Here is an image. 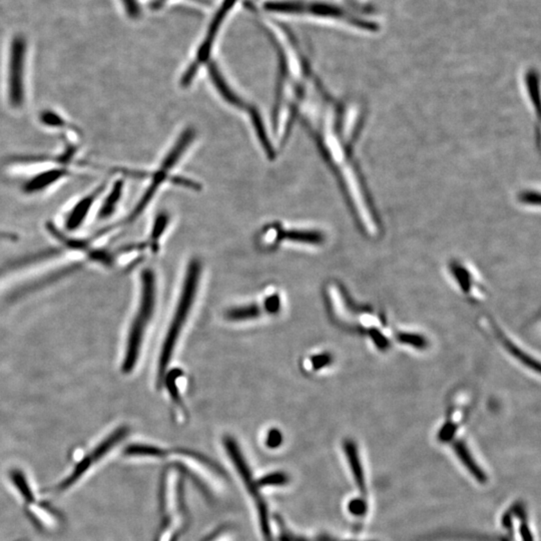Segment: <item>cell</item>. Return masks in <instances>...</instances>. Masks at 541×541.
<instances>
[{
    "label": "cell",
    "mask_w": 541,
    "mask_h": 541,
    "mask_svg": "<svg viewBox=\"0 0 541 541\" xmlns=\"http://www.w3.org/2000/svg\"><path fill=\"white\" fill-rule=\"evenodd\" d=\"M38 123L42 127L48 130V131L62 132L66 136H64L66 141L78 143V140H80V132L78 131V127L69 122V118H66L64 114L55 111V109H48V107L42 109L38 114Z\"/></svg>",
    "instance_id": "9c48e42d"
},
{
    "label": "cell",
    "mask_w": 541,
    "mask_h": 541,
    "mask_svg": "<svg viewBox=\"0 0 541 541\" xmlns=\"http://www.w3.org/2000/svg\"><path fill=\"white\" fill-rule=\"evenodd\" d=\"M289 482L288 475L283 472H274L271 475H265L259 481H257L258 486H286Z\"/></svg>",
    "instance_id": "ac0fdd59"
},
{
    "label": "cell",
    "mask_w": 541,
    "mask_h": 541,
    "mask_svg": "<svg viewBox=\"0 0 541 541\" xmlns=\"http://www.w3.org/2000/svg\"><path fill=\"white\" fill-rule=\"evenodd\" d=\"M455 431H456V426L454 424H449V425L444 426L442 430L440 431L439 439L444 442L449 441V440L452 438Z\"/></svg>",
    "instance_id": "603a6c76"
},
{
    "label": "cell",
    "mask_w": 541,
    "mask_h": 541,
    "mask_svg": "<svg viewBox=\"0 0 541 541\" xmlns=\"http://www.w3.org/2000/svg\"><path fill=\"white\" fill-rule=\"evenodd\" d=\"M206 67H208L209 76H210L211 80L214 82L215 89L223 96L224 100L227 103H230V105H235V107H245L246 109V103H244L243 100L240 98L239 96L236 94L235 91L231 89L230 85L227 84L223 73L220 71L218 64L213 62L212 60L206 64Z\"/></svg>",
    "instance_id": "8fae6325"
},
{
    "label": "cell",
    "mask_w": 541,
    "mask_h": 541,
    "mask_svg": "<svg viewBox=\"0 0 541 541\" xmlns=\"http://www.w3.org/2000/svg\"><path fill=\"white\" fill-rule=\"evenodd\" d=\"M312 361H313L314 367L319 369V368L326 366L330 362V357L327 356V355H320V356L314 357Z\"/></svg>",
    "instance_id": "484cf974"
},
{
    "label": "cell",
    "mask_w": 541,
    "mask_h": 541,
    "mask_svg": "<svg viewBox=\"0 0 541 541\" xmlns=\"http://www.w3.org/2000/svg\"><path fill=\"white\" fill-rule=\"evenodd\" d=\"M348 1H353V0H348Z\"/></svg>",
    "instance_id": "83f0119b"
},
{
    "label": "cell",
    "mask_w": 541,
    "mask_h": 541,
    "mask_svg": "<svg viewBox=\"0 0 541 541\" xmlns=\"http://www.w3.org/2000/svg\"><path fill=\"white\" fill-rule=\"evenodd\" d=\"M122 1L130 17H139V15H140V4H139L138 0H122Z\"/></svg>",
    "instance_id": "7402d4cb"
},
{
    "label": "cell",
    "mask_w": 541,
    "mask_h": 541,
    "mask_svg": "<svg viewBox=\"0 0 541 541\" xmlns=\"http://www.w3.org/2000/svg\"><path fill=\"white\" fill-rule=\"evenodd\" d=\"M125 456L163 457L166 451L159 447L145 444H131L123 450Z\"/></svg>",
    "instance_id": "2e32d148"
},
{
    "label": "cell",
    "mask_w": 541,
    "mask_h": 541,
    "mask_svg": "<svg viewBox=\"0 0 541 541\" xmlns=\"http://www.w3.org/2000/svg\"><path fill=\"white\" fill-rule=\"evenodd\" d=\"M454 449L460 461L465 466V468L470 472V475L475 478V480H477L480 484H486L487 475L484 473V471L482 470L481 467L476 463L475 458H473L472 455L469 452L465 444H464L463 442H457V443H455Z\"/></svg>",
    "instance_id": "5bb4252c"
},
{
    "label": "cell",
    "mask_w": 541,
    "mask_h": 541,
    "mask_svg": "<svg viewBox=\"0 0 541 541\" xmlns=\"http://www.w3.org/2000/svg\"><path fill=\"white\" fill-rule=\"evenodd\" d=\"M348 511L355 516H363L367 513V504L362 498H354L348 504Z\"/></svg>",
    "instance_id": "d6986e66"
},
{
    "label": "cell",
    "mask_w": 541,
    "mask_h": 541,
    "mask_svg": "<svg viewBox=\"0 0 541 541\" xmlns=\"http://www.w3.org/2000/svg\"><path fill=\"white\" fill-rule=\"evenodd\" d=\"M520 518H522V522H520V538L522 541H534L533 536H532L531 529H529V523L524 517V513L522 514H518Z\"/></svg>",
    "instance_id": "ffe728a7"
},
{
    "label": "cell",
    "mask_w": 541,
    "mask_h": 541,
    "mask_svg": "<svg viewBox=\"0 0 541 541\" xmlns=\"http://www.w3.org/2000/svg\"><path fill=\"white\" fill-rule=\"evenodd\" d=\"M123 187H125V181L121 177V179H116L109 188V187L105 188V193H103L105 197H103L98 209V213H96L98 220L107 221V219L116 214V209L122 199Z\"/></svg>",
    "instance_id": "30bf717a"
},
{
    "label": "cell",
    "mask_w": 541,
    "mask_h": 541,
    "mask_svg": "<svg viewBox=\"0 0 541 541\" xmlns=\"http://www.w3.org/2000/svg\"><path fill=\"white\" fill-rule=\"evenodd\" d=\"M29 89L26 78V42L22 37L13 38L8 55L4 82V102L10 112L20 114L28 107Z\"/></svg>",
    "instance_id": "277c9868"
},
{
    "label": "cell",
    "mask_w": 541,
    "mask_h": 541,
    "mask_svg": "<svg viewBox=\"0 0 541 541\" xmlns=\"http://www.w3.org/2000/svg\"><path fill=\"white\" fill-rule=\"evenodd\" d=\"M344 450L346 457H347L349 465L351 467L352 475L358 487L359 490L364 495L366 493V481L364 471H363L362 464H361L360 456H359L358 449L356 444L351 440H347L344 443Z\"/></svg>",
    "instance_id": "7c38bea8"
},
{
    "label": "cell",
    "mask_w": 541,
    "mask_h": 541,
    "mask_svg": "<svg viewBox=\"0 0 541 541\" xmlns=\"http://www.w3.org/2000/svg\"><path fill=\"white\" fill-rule=\"evenodd\" d=\"M224 527H221V529H217L215 532H213L211 535L206 536V540L203 541H213L215 540V538H218V536L220 535V534L222 533V532L224 531Z\"/></svg>",
    "instance_id": "4316f807"
},
{
    "label": "cell",
    "mask_w": 541,
    "mask_h": 541,
    "mask_svg": "<svg viewBox=\"0 0 541 541\" xmlns=\"http://www.w3.org/2000/svg\"><path fill=\"white\" fill-rule=\"evenodd\" d=\"M400 340L402 342L407 343V344L415 346V347H422L425 342H424L422 337L415 335H404L400 336Z\"/></svg>",
    "instance_id": "cb8c5ba5"
},
{
    "label": "cell",
    "mask_w": 541,
    "mask_h": 541,
    "mask_svg": "<svg viewBox=\"0 0 541 541\" xmlns=\"http://www.w3.org/2000/svg\"><path fill=\"white\" fill-rule=\"evenodd\" d=\"M107 187V181L98 184L84 196L78 197L75 203L67 209L62 219V231L64 233H75L87 223L93 212L94 206L100 201Z\"/></svg>",
    "instance_id": "ba28073f"
},
{
    "label": "cell",
    "mask_w": 541,
    "mask_h": 541,
    "mask_svg": "<svg viewBox=\"0 0 541 541\" xmlns=\"http://www.w3.org/2000/svg\"><path fill=\"white\" fill-rule=\"evenodd\" d=\"M127 433H129V428L127 426H123V427L114 431L109 436L103 440L102 443L98 444L82 459L78 460L71 473L67 475L64 479L60 480L55 486L51 487L49 489V493L60 495L75 487L76 484L91 470V468H94L116 444L120 443L127 436Z\"/></svg>",
    "instance_id": "8992f818"
},
{
    "label": "cell",
    "mask_w": 541,
    "mask_h": 541,
    "mask_svg": "<svg viewBox=\"0 0 541 541\" xmlns=\"http://www.w3.org/2000/svg\"><path fill=\"white\" fill-rule=\"evenodd\" d=\"M240 1L241 0H220L219 4L215 8L214 13L211 17L210 21L206 24L203 37L199 40L196 55L184 73L181 80V87H188L190 82L194 80L195 76L199 73V69L204 66H206V64L212 60V53L214 51L218 38L226 24H228L229 19L233 15V10L237 8Z\"/></svg>",
    "instance_id": "5b68a950"
},
{
    "label": "cell",
    "mask_w": 541,
    "mask_h": 541,
    "mask_svg": "<svg viewBox=\"0 0 541 541\" xmlns=\"http://www.w3.org/2000/svg\"><path fill=\"white\" fill-rule=\"evenodd\" d=\"M283 438H282V434H281V432L279 430L277 429H272L270 432L268 433V437H267V446L270 448H277L279 447L281 445V443H282Z\"/></svg>",
    "instance_id": "44dd1931"
},
{
    "label": "cell",
    "mask_w": 541,
    "mask_h": 541,
    "mask_svg": "<svg viewBox=\"0 0 541 541\" xmlns=\"http://www.w3.org/2000/svg\"><path fill=\"white\" fill-rule=\"evenodd\" d=\"M280 301L278 296H273V297L269 298L266 302V308L271 313H276L279 310Z\"/></svg>",
    "instance_id": "d4e9b609"
},
{
    "label": "cell",
    "mask_w": 541,
    "mask_h": 541,
    "mask_svg": "<svg viewBox=\"0 0 541 541\" xmlns=\"http://www.w3.org/2000/svg\"><path fill=\"white\" fill-rule=\"evenodd\" d=\"M261 315V309L257 305L238 307L227 312L226 317L231 321L253 320Z\"/></svg>",
    "instance_id": "e0dca14e"
},
{
    "label": "cell",
    "mask_w": 541,
    "mask_h": 541,
    "mask_svg": "<svg viewBox=\"0 0 541 541\" xmlns=\"http://www.w3.org/2000/svg\"><path fill=\"white\" fill-rule=\"evenodd\" d=\"M156 282L154 274L152 270L145 269L141 273V297L138 313L136 314L132 322L129 337H127V347H125V358L122 365L123 373H131L138 362L139 355L145 328L150 322L154 313V303H156Z\"/></svg>",
    "instance_id": "3957f363"
},
{
    "label": "cell",
    "mask_w": 541,
    "mask_h": 541,
    "mask_svg": "<svg viewBox=\"0 0 541 541\" xmlns=\"http://www.w3.org/2000/svg\"><path fill=\"white\" fill-rule=\"evenodd\" d=\"M224 446L226 448L227 453H228L229 456L232 460L233 465L236 467V470L241 476V479L243 480L245 487L248 490L249 495L252 496V498L255 500L264 540L273 541L267 504H265L264 498L262 497L261 493H260L257 481L254 480L250 468H249L248 464H247L246 460H245L243 454H242L241 449H240L236 440L231 436H227L224 439Z\"/></svg>",
    "instance_id": "52a82bcc"
},
{
    "label": "cell",
    "mask_w": 541,
    "mask_h": 541,
    "mask_svg": "<svg viewBox=\"0 0 541 541\" xmlns=\"http://www.w3.org/2000/svg\"><path fill=\"white\" fill-rule=\"evenodd\" d=\"M278 238L288 241L305 244H321L324 241V236L316 231L281 230Z\"/></svg>",
    "instance_id": "9a60e30c"
},
{
    "label": "cell",
    "mask_w": 541,
    "mask_h": 541,
    "mask_svg": "<svg viewBox=\"0 0 541 541\" xmlns=\"http://www.w3.org/2000/svg\"><path fill=\"white\" fill-rule=\"evenodd\" d=\"M262 11L275 17L330 20L372 33L378 30L374 21L363 19L355 11L328 0H266L263 2Z\"/></svg>",
    "instance_id": "6da1fadb"
},
{
    "label": "cell",
    "mask_w": 541,
    "mask_h": 541,
    "mask_svg": "<svg viewBox=\"0 0 541 541\" xmlns=\"http://www.w3.org/2000/svg\"><path fill=\"white\" fill-rule=\"evenodd\" d=\"M10 479L26 505L35 504L37 502V498L35 497L28 478L20 469L15 468L10 470Z\"/></svg>",
    "instance_id": "4fadbf2b"
},
{
    "label": "cell",
    "mask_w": 541,
    "mask_h": 541,
    "mask_svg": "<svg viewBox=\"0 0 541 541\" xmlns=\"http://www.w3.org/2000/svg\"><path fill=\"white\" fill-rule=\"evenodd\" d=\"M201 264L197 260H193L188 265L181 298H179L174 319L168 328L167 337H166L161 355H159L158 373L159 382L165 379L166 371H167L168 362H170L175 347H176L177 338H179L181 328L185 324L188 314L190 313V310L194 303L199 276H201Z\"/></svg>",
    "instance_id": "7a4b0ae2"
}]
</instances>
